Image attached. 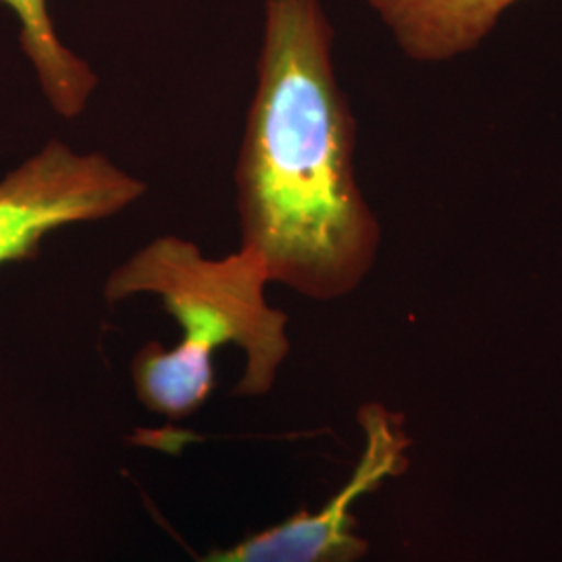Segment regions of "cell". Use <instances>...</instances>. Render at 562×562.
<instances>
[{
  "instance_id": "277c9868",
  "label": "cell",
  "mask_w": 562,
  "mask_h": 562,
  "mask_svg": "<svg viewBox=\"0 0 562 562\" xmlns=\"http://www.w3.org/2000/svg\"><path fill=\"white\" fill-rule=\"evenodd\" d=\"M364 448L355 473L317 513L301 510L288 521L248 540L215 550L199 562H357L367 542L357 536L352 506L383 482L398 477L406 467L408 438L401 415L382 404H364L359 413Z\"/></svg>"
},
{
  "instance_id": "6da1fadb",
  "label": "cell",
  "mask_w": 562,
  "mask_h": 562,
  "mask_svg": "<svg viewBox=\"0 0 562 562\" xmlns=\"http://www.w3.org/2000/svg\"><path fill=\"white\" fill-rule=\"evenodd\" d=\"M319 0H267L236 167L240 248L302 296L350 294L373 267L380 223L355 173V120Z\"/></svg>"
},
{
  "instance_id": "3957f363",
  "label": "cell",
  "mask_w": 562,
  "mask_h": 562,
  "mask_svg": "<svg viewBox=\"0 0 562 562\" xmlns=\"http://www.w3.org/2000/svg\"><path fill=\"white\" fill-rule=\"evenodd\" d=\"M144 192V181L101 153L48 142L0 180V265L34 259L50 232L113 217Z\"/></svg>"
},
{
  "instance_id": "7a4b0ae2",
  "label": "cell",
  "mask_w": 562,
  "mask_h": 562,
  "mask_svg": "<svg viewBox=\"0 0 562 562\" xmlns=\"http://www.w3.org/2000/svg\"><path fill=\"white\" fill-rule=\"evenodd\" d=\"M269 281L261 257L248 248L206 259L194 241L178 236H161L120 265L104 285L106 301L155 294L183 331L171 350L150 341L136 355L138 398L171 419L192 415L215 387L213 357L225 344L246 352L236 392L267 394L290 350L288 317L265 301Z\"/></svg>"
},
{
  "instance_id": "5b68a950",
  "label": "cell",
  "mask_w": 562,
  "mask_h": 562,
  "mask_svg": "<svg viewBox=\"0 0 562 562\" xmlns=\"http://www.w3.org/2000/svg\"><path fill=\"white\" fill-rule=\"evenodd\" d=\"M517 0H369L415 60H448L475 48Z\"/></svg>"
},
{
  "instance_id": "8992f818",
  "label": "cell",
  "mask_w": 562,
  "mask_h": 562,
  "mask_svg": "<svg viewBox=\"0 0 562 562\" xmlns=\"http://www.w3.org/2000/svg\"><path fill=\"white\" fill-rule=\"evenodd\" d=\"M0 2L20 20L21 48L36 71L46 101L60 117H78L99 83L92 67L59 41L46 0Z\"/></svg>"
}]
</instances>
